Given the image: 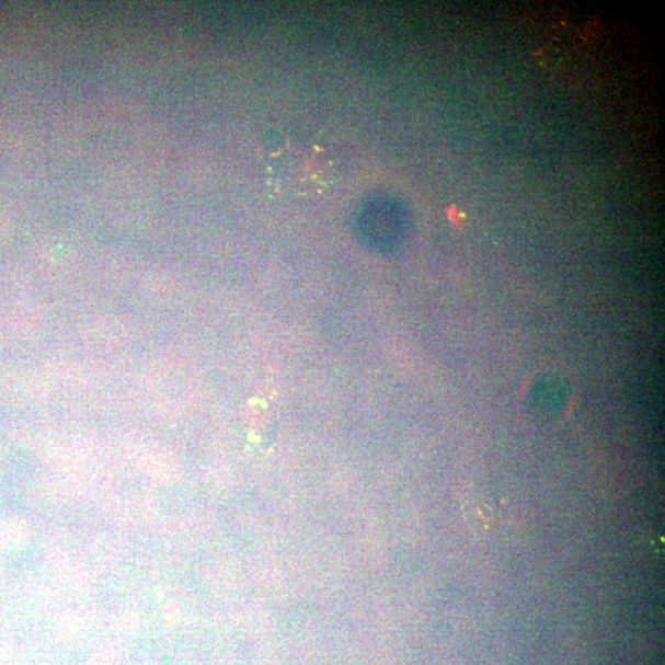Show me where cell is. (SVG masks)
I'll return each mask as SVG.
<instances>
[{
	"mask_svg": "<svg viewBox=\"0 0 665 665\" xmlns=\"http://www.w3.org/2000/svg\"><path fill=\"white\" fill-rule=\"evenodd\" d=\"M271 157L266 182L274 194H322L333 183L334 165L316 148L286 146Z\"/></svg>",
	"mask_w": 665,
	"mask_h": 665,
	"instance_id": "cell-1",
	"label": "cell"
}]
</instances>
